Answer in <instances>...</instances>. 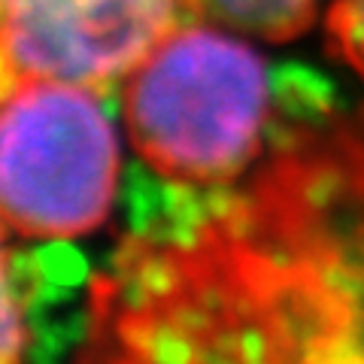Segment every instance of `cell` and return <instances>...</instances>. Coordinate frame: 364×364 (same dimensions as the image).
Returning a JSON list of instances; mask_svg holds the SVG:
<instances>
[{"mask_svg": "<svg viewBox=\"0 0 364 364\" xmlns=\"http://www.w3.org/2000/svg\"><path fill=\"white\" fill-rule=\"evenodd\" d=\"M210 358H364V112L289 143L219 222L176 249Z\"/></svg>", "mask_w": 364, "mask_h": 364, "instance_id": "6da1fadb", "label": "cell"}, {"mask_svg": "<svg viewBox=\"0 0 364 364\" xmlns=\"http://www.w3.org/2000/svg\"><path fill=\"white\" fill-rule=\"evenodd\" d=\"M270 70L252 40L195 18L124 79V131L158 176L222 186L264 149Z\"/></svg>", "mask_w": 364, "mask_h": 364, "instance_id": "7a4b0ae2", "label": "cell"}, {"mask_svg": "<svg viewBox=\"0 0 364 364\" xmlns=\"http://www.w3.org/2000/svg\"><path fill=\"white\" fill-rule=\"evenodd\" d=\"M97 95L18 76L0 97V222L16 234L70 240L107 222L122 155Z\"/></svg>", "mask_w": 364, "mask_h": 364, "instance_id": "3957f363", "label": "cell"}, {"mask_svg": "<svg viewBox=\"0 0 364 364\" xmlns=\"http://www.w3.org/2000/svg\"><path fill=\"white\" fill-rule=\"evenodd\" d=\"M182 0H6L0 52L16 76L107 91L179 25Z\"/></svg>", "mask_w": 364, "mask_h": 364, "instance_id": "277c9868", "label": "cell"}, {"mask_svg": "<svg viewBox=\"0 0 364 364\" xmlns=\"http://www.w3.org/2000/svg\"><path fill=\"white\" fill-rule=\"evenodd\" d=\"M191 18L231 28L249 40L289 43L304 37L318 16V0H182Z\"/></svg>", "mask_w": 364, "mask_h": 364, "instance_id": "5b68a950", "label": "cell"}, {"mask_svg": "<svg viewBox=\"0 0 364 364\" xmlns=\"http://www.w3.org/2000/svg\"><path fill=\"white\" fill-rule=\"evenodd\" d=\"M322 31L331 58L364 85V0H331Z\"/></svg>", "mask_w": 364, "mask_h": 364, "instance_id": "8992f818", "label": "cell"}, {"mask_svg": "<svg viewBox=\"0 0 364 364\" xmlns=\"http://www.w3.org/2000/svg\"><path fill=\"white\" fill-rule=\"evenodd\" d=\"M4 222H0V364L18 361L28 346V328H25V310L13 286L9 273V258L4 249Z\"/></svg>", "mask_w": 364, "mask_h": 364, "instance_id": "52a82bcc", "label": "cell"}, {"mask_svg": "<svg viewBox=\"0 0 364 364\" xmlns=\"http://www.w3.org/2000/svg\"><path fill=\"white\" fill-rule=\"evenodd\" d=\"M16 70H13V67H9V61H6V55L4 52H0V97H4L6 95V88L9 85H13L16 82Z\"/></svg>", "mask_w": 364, "mask_h": 364, "instance_id": "ba28073f", "label": "cell"}, {"mask_svg": "<svg viewBox=\"0 0 364 364\" xmlns=\"http://www.w3.org/2000/svg\"><path fill=\"white\" fill-rule=\"evenodd\" d=\"M4 4H6V0H0V16H4Z\"/></svg>", "mask_w": 364, "mask_h": 364, "instance_id": "9c48e42d", "label": "cell"}]
</instances>
